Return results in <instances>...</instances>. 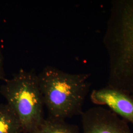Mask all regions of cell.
I'll return each instance as SVG.
<instances>
[{
  "mask_svg": "<svg viewBox=\"0 0 133 133\" xmlns=\"http://www.w3.org/2000/svg\"><path fill=\"white\" fill-rule=\"evenodd\" d=\"M103 43L109 59L107 86L133 98V0L111 2Z\"/></svg>",
  "mask_w": 133,
  "mask_h": 133,
  "instance_id": "6da1fadb",
  "label": "cell"
},
{
  "mask_svg": "<svg viewBox=\"0 0 133 133\" xmlns=\"http://www.w3.org/2000/svg\"><path fill=\"white\" fill-rule=\"evenodd\" d=\"M38 76L49 117L65 120L82 114L90 87V74H71L48 66Z\"/></svg>",
  "mask_w": 133,
  "mask_h": 133,
  "instance_id": "7a4b0ae2",
  "label": "cell"
},
{
  "mask_svg": "<svg viewBox=\"0 0 133 133\" xmlns=\"http://www.w3.org/2000/svg\"><path fill=\"white\" fill-rule=\"evenodd\" d=\"M0 93L18 116L25 133L31 132L43 123L44 103L36 72L21 69L5 79Z\"/></svg>",
  "mask_w": 133,
  "mask_h": 133,
  "instance_id": "3957f363",
  "label": "cell"
},
{
  "mask_svg": "<svg viewBox=\"0 0 133 133\" xmlns=\"http://www.w3.org/2000/svg\"><path fill=\"white\" fill-rule=\"evenodd\" d=\"M81 115L83 133H132L128 123L110 109L95 107Z\"/></svg>",
  "mask_w": 133,
  "mask_h": 133,
  "instance_id": "277c9868",
  "label": "cell"
},
{
  "mask_svg": "<svg viewBox=\"0 0 133 133\" xmlns=\"http://www.w3.org/2000/svg\"><path fill=\"white\" fill-rule=\"evenodd\" d=\"M90 99L94 104L107 106L120 118L133 125V98L131 96L107 86L92 91Z\"/></svg>",
  "mask_w": 133,
  "mask_h": 133,
  "instance_id": "5b68a950",
  "label": "cell"
},
{
  "mask_svg": "<svg viewBox=\"0 0 133 133\" xmlns=\"http://www.w3.org/2000/svg\"><path fill=\"white\" fill-rule=\"evenodd\" d=\"M0 133H25L18 116L6 103L0 104Z\"/></svg>",
  "mask_w": 133,
  "mask_h": 133,
  "instance_id": "8992f818",
  "label": "cell"
},
{
  "mask_svg": "<svg viewBox=\"0 0 133 133\" xmlns=\"http://www.w3.org/2000/svg\"><path fill=\"white\" fill-rule=\"evenodd\" d=\"M29 133H80L76 125L48 116L37 128Z\"/></svg>",
  "mask_w": 133,
  "mask_h": 133,
  "instance_id": "52a82bcc",
  "label": "cell"
},
{
  "mask_svg": "<svg viewBox=\"0 0 133 133\" xmlns=\"http://www.w3.org/2000/svg\"><path fill=\"white\" fill-rule=\"evenodd\" d=\"M5 79L4 68V57L1 49H0V80L5 81Z\"/></svg>",
  "mask_w": 133,
  "mask_h": 133,
  "instance_id": "ba28073f",
  "label": "cell"
}]
</instances>
